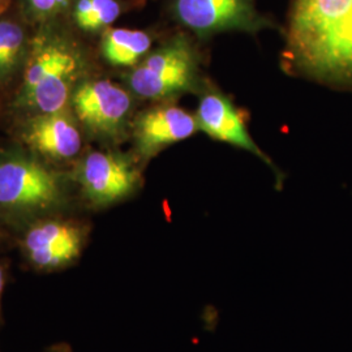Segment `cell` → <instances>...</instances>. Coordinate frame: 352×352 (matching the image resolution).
<instances>
[{
    "label": "cell",
    "mask_w": 352,
    "mask_h": 352,
    "mask_svg": "<svg viewBox=\"0 0 352 352\" xmlns=\"http://www.w3.org/2000/svg\"><path fill=\"white\" fill-rule=\"evenodd\" d=\"M287 47L302 75L352 89V0H294Z\"/></svg>",
    "instance_id": "1"
},
{
    "label": "cell",
    "mask_w": 352,
    "mask_h": 352,
    "mask_svg": "<svg viewBox=\"0 0 352 352\" xmlns=\"http://www.w3.org/2000/svg\"><path fill=\"white\" fill-rule=\"evenodd\" d=\"M128 85L139 97L166 100L200 87L199 56L183 34L149 54L128 75Z\"/></svg>",
    "instance_id": "2"
},
{
    "label": "cell",
    "mask_w": 352,
    "mask_h": 352,
    "mask_svg": "<svg viewBox=\"0 0 352 352\" xmlns=\"http://www.w3.org/2000/svg\"><path fill=\"white\" fill-rule=\"evenodd\" d=\"M63 190L58 176L26 157L0 158V206L20 212L59 205Z\"/></svg>",
    "instance_id": "3"
},
{
    "label": "cell",
    "mask_w": 352,
    "mask_h": 352,
    "mask_svg": "<svg viewBox=\"0 0 352 352\" xmlns=\"http://www.w3.org/2000/svg\"><path fill=\"white\" fill-rule=\"evenodd\" d=\"M173 13L201 38L225 32L257 33L272 26L256 10L254 0H173Z\"/></svg>",
    "instance_id": "4"
},
{
    "label": "cell",
    "mask_w": 352,
    "mask_h": 352,
    "mask_svg": "<svg viewBox=\"0 0 352 352\" xmlns=\"http://www.w3.org/2000/svg\"><path fill=\"white\" fill-rule=\"evenodd\" d=\"M140 173L126 157L116 153L93 151L77 170V180L89 201L107 206L135 192Z\"/></svg>",
    "instance_id": "5"
},
{
    "label": "cell",
    "mask_w": 352,
    "mask_h": 352,
    "mask_svg": "<svg viewBox=\"0 0 352 352\" xmlns=\"http://www.w3.org/2000/svg\"><path fill=\"white\" fill-rule=\"evenodd\" d=\"M78 119L96 133L113 136L120 132L131 113L129 93L111 81H89L74 96Z\"/></svg>",
    "instance_id": "6"
},
{
    "label": "cell",
    "mask_w": 352,
    "mask_h": 352,
    "mask_svg": "<svg viewBox=\"0 0 352 352\" xmlns=\"http://www.w3.org/2000/svg\"><path fill=\"white\" fill-rule=\"evenodd\" d=\"M195 116L199 129L212 139L250 151L265 164L273 166L252 139L241 111L222 91L210 87L204 89Z\"/></svg>",
    "instance_id": "7"
},
{
    "label": "cell",
    "mask_w": 352,
    "mask_h": 352,
    "mask_svg": "<svg viewBox=\"0 0 352 352\" xmlns=\"http://www.w3.org/2000/svg\"><path fill=\"white\" fill-rule=\"evenodd\" d=\"M199 131L196 116L175 104H164L142 113L135 122L133 138L140 154L145 158Z\"/></svg>",
    "instance_id": "8"
},
{
    "label": "cell",
    "mask_w": 352,
    "mask_h": 352,
    "mask_svg": "<svg viewBox=\"0 0 352 352\" xmlns=\"http://www.w3.org/2000/svg\"><path fill=\"white\" fill-rule=\"evenodd\" d=\"M25 141L41 154L52 158H72L81 149L78 128L63 111L41 113L25 129Z\"/></svg>",
    "instance_id": "9"
},
{
    "label": "cell",
    "mask_w": 352,
    "mask_h": 352,
    "mask_svg": "<svg viewBox=\"0 0 352 352\" xmlns=\"http://www.w3.org/2000/svg\"><path fill=\"white\" fill-rule=\"evenodd\" d=\"M77 72V58L68 49L62 59L51 67L37 85L23 97L24 101L41 113L63 111Z\"/></svg>",
    "instance_id": "10"
},
{
    "label": "cell",
    "mask_w": 352,
    "mask_h": 352,
    "mask_svg": "<svg viewBox=\"0 0 352 352\" xmlns=\"http://www.w3.org/2000/svg\"><path fill=\"white\" fill-rule=\"evenodd\" d=\"M151 47L148 33L129 29H107L102 38V54L109 63L133 67Z\"/></svg>",
    "instance_id": "11"
},
{
    "label": "cell",
    "mask_w": 352,
    "mask_h": 352,
    "mask_svg": "<svg viewBox=\"0 0 352 352\" xmlns=\"http://www.w3.org/2000/svg\"><path fill=\"white\" fill-rule=\"evenodd\" d=\"M82 234L78 227L63 222H43L29 230L25 236L26 251L55 248L67 244H81Z\"/></svg>",
    "instance_id": "12"
},
{
    "label": "cell",
    "mask_w": 352,
    "mask_h": 352,
    "mask_svg": "<svg viewBox=\"0 0 352 352\" xmlns=\"http://www.w3.org/2000/svg\"><path fill=\"white\" fill-rule=\"evenodd\" d=\"M120 13L122 4L118 0H78L75 20L81 29L97 32L111 25Z\"/></svg>",
    "instance_id": "13"
},
{
    "label": "cell",
    "mask_w": 352,
    "mask_h": 352,
    "mask_svg": "<svg viewBox=\"0 0 352 352\" xmlns=\"http://www.w3.org/2000/svg\"><path fill=\"white\" fill-rule=\"evenodd\" d=\"M24 32L12 21H0V55L3 59L4 74L12 71L24 47Z\"/></svg>",
    "instance_id": "14"
},
{
    "label": "cell",
    "mask_w": 352,
    "mask_h": 352,
    "mask_svg": "<svg viewBox=\"0 0 352 352\" xmlns=\"http://www.w3.org/2000/svg\"><path fill=\"white\" fill-rule=\"evenodd\" d=\"M81 244H67L55 248H45V250H36L29 252V257L33 264L38 267H59L63 265L71 263L80 254Z\"/></svg>",
    "instance_id": "15"
},
{
    "label": "cell",
    "mask_w": 352,
    "mask_h": 352,
    "mask_svg": "<svg viewBox=\"0 0 352 352\" xmlns=\"http://www.w3.org/2000/svg\"><path fill=\"white\" fill-rule=\"evenodd\" d=\"M32 12L39 17H49L64 10L69 0H26Z\"/></svg>",
    "instance_id": "16"
},
{
    "label": "cell",
    "mask_w": 352,
    "mask_h": 352,
    "mask_svg": "<svg viewBox=\"0 0 352 352\" xmlns=\"http://www.w3.org/2000/svg\"><path fill=\"white\" fill-rule=\"evenodd\" d=\"M3 286H4V274H3V269L0 267V295L3 291Z\"/></svg>",
    "instance_id": "17"
},
{
    "label": "cell",
    "mask_w": 352,
    "mask_h": 352,
    "mask_svg": "<svg viewBox=\"0 0 352 352\" xmlns=\"http://www.w3.org/2000/svg\"><path fill=\"white\" fill-rule=\"evenodd\" d=\"M0 76H6V74H4V67H3V59H1V55H0Z\"/></svg>",
    "instance_id": "18"
}]
</instances>
